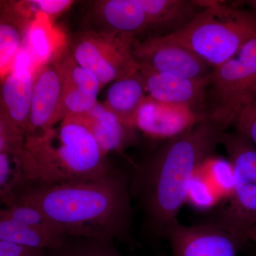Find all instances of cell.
<instances>
[{
    "mask_svg": "<svg viewBox=\"0 0 256 256\" xmlns=\"http://www.w3.org/2000/svg\"><path fill=\"white\" fill-rule=\"evenodd\" d=\"M220 201L218 194L196 172L188 186L186 202L198 210H206L214 208Z\"/></svg>",
    "mask_w": 256,
    "mask_h": 256,
    "instance_id": "obj_24",
    "label": "cell"
},
{
    "mask_svg": "<svg viewBox=\"0 0 256 256\" xmlns=\"http://www.w3.org/2000/svg\"><path fill=\"white\" fill-rule=\"evenodd\" d=\"M68 237L14 222L0 214V240L45 250L62 247Z\"/></svg>",
    "mask_w": 256,
    "mask_h": 256,
    "instance_id": "obj_21",
    "label": "cell"
},
{
    "mask_svg": "<svg viewBox=\"0 0 256 256\" xmlns=\"http://www.w3.org/2000/svg\"><path fill=\"white\" fill-rule=\"evenodd\" d=\"M58 64L63 77L60 110L62 121L66 118L87 114L97 104L102 87L92 73L75 62L70 54Z\"/></svg>",
    "mask_w": 256,
    "mask_h": 256,
    "instance_id": "obj_14",
    "label": "cell"
},
{
    "mask_svg": "<svg viewBox=\"0 0 256 256\" xmlns=\"http://www.w3.org/2000/svg\"><path fill=\"white\" fill-rule=\"evenodd\" d=\"M96 12L106 32L134 38L151 30L149 20L137 0H106L96 2Z\"/></svg>",
    "mask_w": 256,
    "mask_h": 256,
    "instance_id": "obj_15",
    "label": "cell"
},
{
    "mask_svg": "<svg viewBox=\"0 0 256 256\" xmlns=\"http://www.w3.org/2000/svg\"><path fill=\"white\" fill-rule=\"evenodd\" d=\"M198 2L202 9L186 26L162 35L172 43L192 50L215 68L235 56L256 36V15L220 2Z\"/></svg>",
    "mask_w": 256,
    "mask_h": 256,
    "instance_id": "obj_4",
    "label": "cell"
},
{
    "mask_svg": "<svg viewBox=\"0 0 256 256\" xmlns=\"http://www.w3.org/2000/svg\"><path fill=\"white\" fill-rule=\"evenodd\" d=\"M246 240L252 242L256 246V226L249 230L247 234Z\"/></svg>",
    "mask_w": 256,
    "mask_h": 256,
    "instance_id": "obj_28",
    "label": "cell"
},
{
    "mask_svg": "<svg viewBox=\"0 0 256 256\" xmlns=\"http://www.w3.org/2000/svg\"><path fill=\"white\" fill-rule=\"evenodd\" d=\"M234 124L237 132L246 138L256 148V96L242 109Z\"/></svg>",
    "mask_w": 256,
    "mask_h": 256,
    "instance_id": "obj_26",
    "label": "cell"
},
{
    "mask_svg": "<svg viewBox=\"0 0 256 256\" xmlns=\"http://www.w3.org/2000/svg\"><path fill=\"white\" fill-rule=\"evenodd\" d=\"M64 41L62 32L56 28L50 16L38 14L32 20L22 46L37 68L52 63L60 53Z\"/></svg>",
    "mask_w": 256,
    "mask_h": 256,
    "instance_id": "obj_20",
    "label": "cell"
},
{
    "mask_svg": "<svg viewBox=\"0 0 256 256\" xmlns=\"http://www.w3.org/2000/svg\"><path fill=\"white\" fill-rule=\"evenodd\" d=\"M50 256H124L114 242L69 238L62 247L48 250Z\"/></svg>",
    "mask_w": 256,
    "mask_h": 256,
    "instance_id": "obj_23",
    "label": "cell"
},
{
    "mask_svg": "<svg viewBox=\"0 0 256 256\" xmlns=\"http://www.w3.org/2000/svg\"><path fill=\"white\" fill-rule=\"evenodd\" d=\"M222 200L232 196L235 182L233 166L228 160L212 156L207 158L198 170Z\"/></svg>",
    "mask_w": 256,
    "mask_h": 256,
    "instance_id": "obj_22",
    "label": "cell"
},
{
    "mask_svg": "<svg viewBox=\"0 0 256 256\" xmlns=\"http://www.w3.org/2000/svg\"><path fill=\"white\" fill-rule=\"evenodd\" d=\"M25 146L36 162V184L96 178L112 168L82 116L66 118L44 137L26 138Z\"/></svg>",
    "mask_w": 256,
    "mask_h": 256,
    "instance_id": "obj_3",
    "label": "cell"
},
{
    "mask_svg": "<svg viewBox=\"0 0 256 256\" xmlns=\"http://www.w3.org/2000/svg\"><path fill=\"white\" fill-rule=\"evenodd\" d=\"M164 238L169 240L173 256H238L244 246L212 222L188 226L176 220Z\"/></svg>",
    "mask_w": 256,
    "mask_h": 256,
    "instance_id": "obj_9",
    "label": "cell"
},
{
    "mask_svg": "<svg viewBox=\"0 0 256 256\" xmlns=\"http://www.w3.org/2000/svg\"><path fill=\"white\" fill-rule=\"evenodd\" d=\"M146 94L154 100L182 105L194 110L203 104L210 84V73L200 78H186L140 67Z\"/></svg>",
    "mask_w": 256,
    "mask_h": 256,
    "instance_id": "obj_13",
    "label": "cell"
},
{
    "mask_svg": "<svg viewBox=\"0 0 256 256\" xmlns=\"http://www.w3.org/2000/svg\"><path fill=\"white\" fill-rule=\"evenodd\" d=\"M131 198L130 176L112 168L96 178L34 184L15 202L38 207L68 238L114 242L128 238Z\"/></svg>",
    "mask_w": 256,
    "mask_h": 256,
    "instance_id": "obj_1",
    "label": "cell"
},
{
    "mask_svg": "<svg viewBox=\"0 0 256 256\" xmlns=\"http://www.w3.org/2000/svg\"><path fill=\"white\" fill-rule=\"evenodd\" d=\"M226 130L205 118L182 134L170 139L130 176V192L146 216L152 234L164 237L178 220L188 186L202 163L212 156Z\"/></svg>",
    "mask_w": 256,
    "mask_h": 256,
    "instance_id": "obj_2",
    "label": "cell"
},
{
    "mask_svg": "<svg viewBox=\"0 0 256 256\" xmlns=\"http://www.w3.org/2000/svg\"><path fill=\"white\" fill-rule=\"evenodd\" d=\"M146 13L151 30L172 33L183 28L202 9L198 1L137 0Z\"/></svg>",
    "mask_w": 256,
    "mask_h": 256,
    "instance_id": "obj_17",
    "label": "cell"
},
{
    "mask_svg": "<svg viewBox=\"0 0 256 256\" xmlns=\"http://www.w3.org/2000/svg\"><path fill=\"white\" fill-rule=\"evenodd\" d=\"M248 4L250 5V8H252V12L256 15V0H254V1L248 2Z\"/></svg>",
    "mask_w": 256,
    "mask_h": 256,
    "instance_id": "obj_29",
    "label": "cell"
},
{
    "mask_svg": "<svg viewBox=\"0 0 256 256\" xmlns=\"http://www.w3.org/2000/svg\"><path fill=\"white\" fill-rule=\"evenodd\" d=\"M134 42V38L108 32L88 30L76 38L70 54L104 87L139 72V64L132 53Z\"/></svg>",
    "mask_w": 256,
    "mask_h": 256,
    "instance_id": "obj_7",
    "label": "cell"
},
{
    "mask_svg": "<svg viewBox=\"0 0 256 256\" xmlns=\"http://www.w3.org/2000/svg\"><path fill=\"white\" fill-rule=\"evenodd\" d=\"M0 256H50L45 249L24 246L0 240Z\"/></svg>",
    "mask_w": 256,
    "mask_h": 256,
    "instance_id": "obj_27",
    "label": "cell"
},
{
    "mask_svg": "<svg viewBox=\"0 0 256 256\" xmlns=\"http://www.w3.org/2000/svg\"><path fill=\"white\" fill-rule=\"evenodd\" d=\"M146 97V85L139 70L112 82L104 104L128 127L134 129L136 114Z\"/></svg>",
    "mask_w": 256,
    "mask_h": 256,
    "instance_id": "obj_18",
    "label": "cell"
},
{
    "mask_svg": "<svg viewBox=\"0 0 256 256\" xmlns=\"http://www.w3.org/2000/svg\"><path fill=\"white\" fill-rule=\"evenodd\" d=\"M62 92L63 77L58 62L46 64L36 70L26 138L44 137L62 121Z\"/></svg>",
    "mask_w": 256,
    "mask_h": 256,
    "instance_id": "obj_11",
    "label": "cell"
},
{
    "mask_svg": "<svg viewBox=\"0 0 256 256\" xmlns=\"http://www.w3.org/2000/svg\"><path fill=\"white\" fill-rule=\"evenodd\" d=\"M220 144L233 166L235 182L228 203L212 222L244 245L256 226V148L237 131L222 133Z\"/></svg>",
    "mask_w": 256,
    "mask_h": 256,
    "instance_id": "obj_5",
    "label": "cell"
},
{
    "mask_svg": "<svg viewBox=\"0 0 256 256\" xmlns=\"http://www.w3.org/2000/svg\"><path fill=\"white\" fill-rule=\"evenodd\" d=\"M132 53L140 68L183 78H204L214 69L200 56L172 43L163 35L151 36L142 42L134 41Z\"/></svg>",
    "mask_w": 256,
    "mask_h": 256,
    "instance_id": "obj_8",
    "label": "cell"
},
{
    "mask_svg": "<svg viewBox=\"0 0 256 256\" xmlns=\"http://www.w3.org/2000/svg\"><path fill=\"white\" fill-rule=\"evenodd\" d=\"M18 8L33 20L38 14L50 16L60 15L68 9L74 2L70 0H30L16 2Z\"/></svg>",
    "mask_w": 256,
    "mask_h": 256,
    "instance_id": "obj_25",
    "label": "cell"
},
{
    "mask_svg": "<svg viewBox=\"0 0 256 256\" xmlns=\"http://www.w3.org/2000/svg\"><path fill=\"white\" fill-rule=\"evenodd\" d=\"M205 118L188 106L160 102L148 96L138 109L134 127L150 137L170 140Z\"/></svg>",
    "mask_w": 256,
    "mask_h": 256,
    "instance_id": "obj_12",
    "label": "cell"
},
{
    "mask_svg": "<svg viewBox=\"0 0 256 256\" xmlns=\"http://www.w3.org/2000/svg\"><path fill=\"white\" fill-rule=\"evenodd\" d=\"M38 69L28 52L22 47L11 70L2 79L0 121L23 133L25 137Z\"/></svg>",
    "mask_w": 256,
    "mask_h": 256,
    "instance_id": "obj_10",
    "label": "cell"
},
{
    "mask_svg": "<svg viewBox=\"0 0 256 256\" xmlns=\"http://www.w3.org/2000/svg\"><path fill=\"white\" fill-rule=\"evenodd\" d=\"M82 116L106 154L122 150L129 142L133 129L124 124L105 104L98 102Z\"/></svg>",
    "mask_w": 256,
    "mask_h": 256,
    "instance_id": "obj_19",
    "label": "cell"
},
{
    "mask_svg": "<svg viewBox=\"0 0 256 256\" xmlns=\"http://www.w3.org/2000/svg\"><path fill=\"white\" fill-rule=\"evenodd\" d=\"M31 18L16 2L2 3L0 18V74L3 79L9 74L21 50Z\"/></svg>",
    "mask_w": 256,
    "mask_h": 256,
    "instance_id": "obj_16",
    "label": "cell"
},
{
    "mask_svg": "<svg viewBox=\"0 0 256 256\" xmlns=\"http://www.w3.org/2000/svg\"><path fill=\"white\" fill-rule=\"evenodd\" d=\"M207 114L226 129L256 96V36L240 48L233 58L215 67L210 74Z\"/></svg>",
    "mask_w": 256,
    "mask_h": 256,
    "instance_id": "obj_6",
    "label": "cell"
}]
</instances>
